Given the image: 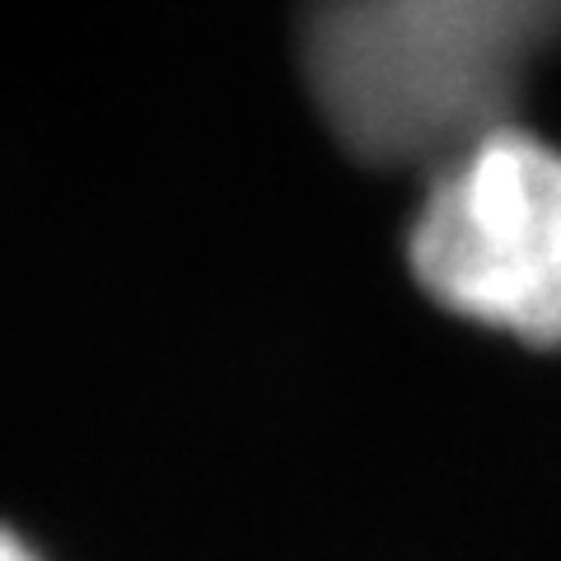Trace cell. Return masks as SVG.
<instances>
[{"label": "cell", "mask_w": 561, "mask_h": 561, "mask_svg": "<svg viewBox=\"0 0 561 561\" xmlns=\"http://www.w3.org/2000/svg\"><path fill=\"white\" fill-rule=\"evenodd\" d=\"M305 76L346 150L375 164L454 160L505 127L519 80L435 38L389 0H313Z\"/></svg>", "instance_id": "obj_2"}, {"label": "cell", "mask_w": 561, "mask_h": 561, "mask_svg": "<svg viewBox=\"0 0 561 561\" xmlns=\"http://www.w3.org/2000/svg\"><path fill=\"white\" fill-rule=\"evenodd\" d=\"M393 5L519 80L534 51L561 38V0H393Z\"/></svg>", "instance_id": "obj_3"}, {"label": "cell", "mask_w": 561, "mask_h": 561, "mask_svg": "<svg viewBox=\"0 0 561 561\" xmlns=\"http://www.w3.org/2000/svg\"><path fill=\"white\" fill-rule=\"evenodd\" d=\"M412 272L445 309L561 346V150L496 127L435 169Z\"/></svg>", "instance_id": "obj_1"}, {"label": "cell", "mask_w": 561, "mask_h": 561, "mask_svg": "<svg viewBox=\"0 0 561 561\" xmlns=\"http://www.w3.org/2000/svg\"><path fill=\"white\" fill-rule=\"evenodd\" d=\"M0 561H38V557H33V552L24 548V542L14 538V534L0 529Z\"/></svg>", "instance_id": "obj_4"}]
</instances>
